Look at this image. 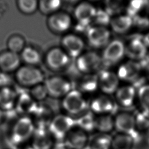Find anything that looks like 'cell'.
<instances>
[{
    "label": "cell",
    "instance_id": "cell-25",
    "mask_svg": "<svg viewBox=\"0 0 149 149\" xmlns=\"http://www.w3.org/2000/svg\"><path fill=\"white\" fill-rule=\"evenodd\" d=\"M74 118L75 126L87 133L95 131V115L89 109Z\"/></svg>",
    "mask_w": 149,
    "mask_h": 149
},
{
    "label": "cell",
    "instance_id": "cell-23",
    "mask_svg": "<svg viewBox=\"0 0 149 149\" xmlns=\"http://www.w3.org/2000/svg\"><path fill=\"white\" fill-rule=\"evenodd\" d=\"M147 46L139 38H134L125 47V54L133 60L143 59L147 53Z\"/></svg>",
    "mask_w": 149,
    "mask_h": 149
},
{
    "label": "cell",
    "instance_id": "cell-4",
    "mask_svg": "<svg viewBox=\"0 0 149 149\" xmlns=\"http://www.w3.org/2000/svg\"><path fill=\"white\" fill-rule=\"evenodd\" d=\"M15 77L21 86L30 88L45 81L44 73L40 69L27 65L20 66L15 72Z\"/></svg>",
    "mask_w": 149,
    "mask_h": 149
},
{
    "label": "cell",
    "instance_id": "cell-20",
    "mask_svg": "<svg viewBox=\"0 0 149 149\" xmlns=\"http://www.w3.org/2000/svg\"><path fill=\"white\" fill-rule=\"evenodd\" d=\"M21 58L19 54L8 49L0 52V70L9 73L16 72L20 67Z\"/></svg>",
    "mask_w": 149,
    "mask_h": 149
},
{
    "label": "cell",
    "instance_id": "cell-36",
    "mask_svg": "<svg viewBox=\"0 0 149 149\" xmlns=\"http://www.w3.org/2000/svg\"><path fill=\"white\" fill-rule=\"evenodd\" d=\"M124 7V0H105L104 9L112 16L118 15Z\"/></svg>",
    "mask_w": 149,
    "mask_h": 149
},
{
    "label": "cell",
    "instance_id": "cell-32",
    "mask_svg": "<svg viewBox=\"0 0 149 149\" xmlns=\"http://www.w3.org/2000/svg\"><path fill=\"white\" fill-rule=\"evenodd\" d=\"M63 2L62 0H38V8L40 12L49 16L59 11Z\"/></svg>",
    "mask_w": 149,
    "mask_h": 149
},
{
    "label": "cell",
    "instance_id": "cell-7",
    "mask_svg": "<svg viewBox=\"0 0 149 149\" xmlns=\"http://www.w3.org/2000/svg\"><path fill=\"white\" fill-rule=\"evenodd\" d=\"M49 97L53 98H62L72 88L71 82L61 76H52L44 81Z\"/></svg>",
    "mask_w": 149,
    "mask_h": 149
},
{
    "label": "cell",
    "instance_id": "cell-41",
    "mask_svg": "<svg viewBox=\"0 0 149 149\" xmlns=\"http://www.w3.org/2000/svg\"><path fill=\"white\" fill-rule=\"evenodd\" d=\"M63 2H65L66 3H68V5H77L80 2H81V0H62Z\"/></svg>",
    "mask_w": 149,
    "mask_h": 149
},
{
    "label": "cell",
    "instance_id": "cell-3",
    "mask_svg": "<svg viewBox=\"0 0 149 149\" xmlns=\"http://www.w3.org/2000/svg\"><path fill=\"white\" fill-rule=\"evenodd\" d=\"M75 126L74 118L65 113L55 115L48 130L57 141L63 140L68 133Z\"/></svg>",
    "mask_w": 149,
    "mask_h": 149
},
{
    "label": "cell",
    "instance_id": "cell-12",
    "mask_svg": "<svg viewBox=\"0 0 149 149\" xmlns=\"http://www.w3.org/2000/svg\"><path fill=\"white\" fill-rule=\"evenodd\" d=\"M47 24L52 32L56 34H63L67 33L71 28L72 19L67 12L59 10L48 16Z\"/></svg>",
    "mask_w": 149,
    "mask_h": 149
},
{
    "label": "cell",
    "instance_id": "cell-38",
    "mask_svg": "<svg viewBox=\"0 0 149 149\" xmlns=\"http://www.w3.org/2000/svg\"><path fill=\"white\" fill-rule=\"evenodd\" d=\"M138 97L144 112L149 114V84L144 85L139 88Z\"/></svg>",
    "mask_w": 149,
    "mask_h": 149
},
{
    "label": "cell",
    "instance_id": "cell-2",
    "mask_svg": "<svg viewBox=\"0 0 149 149\" xmlns=\"http://www.w3.org/2000/svg\"><path fill=\"white\" fill-rule=\"evenodd\" d=\"M61 105L64 113L73 118H76L88 109V102L84 95L74 88L62 98Z\"/></svg>",
    "mask_w": 149,
    "mask_h": 149
},
{
    "label": "cell",
    "instance_id": "cell-42",
    "mask_svg": "<svg viewBox=\"0 0 149 149\" xmlns=\"http://www.w3.org/2000/svg\"><path fill=\"white\" fill-rule=\"evenodd\" d=\"M19 148V149H34V148L32 147V146L31 145V144H30V143H26V144H23V145L20 146V147H19V148Z\"/></svg>",
    "mask_w": 149,
    "mask_h": 149
},
{
    "label": "cell",
    "instance_id": "cell-35",
    "mask_svg": "<svg viewBox=\"0 0 149 149\" xmlns=\"http://www.w3.org/2000/svg\"><path fill=\"white\" fill-rule=\"evenodd\" d=\"M29 93L32 98L38 103V102L44 101L47 97H48V92L44 83H40L31 87Z\"/></svg>",
    "mask_w": 149,
    "mask_h": 149
},
{
    "label": "cell",
    "instance_id": "cell-37",
    "mask_svg": "<svg viewBox=\"0 0 149 149\" xmlns=\"http://www.w3.org/2000/svg\"><path fill=\"white\" fill-rule=\"evenodd\" d=\"M147 0H129L126 6L127 15L133 17L138 14L145 6Z\"/></svg>",
    "mask_w": 149,
    "mask_h": 149
},
{
    "label": "cell",
    "instance_id": "cell-11",
    "mask_svg": "<svg viewBox=\"0 0 149 149\" xmlns=\"http://www.w3.org/2000/svg\"><path fill=\"white\" fill-rule=\"evenodd\" d=\"M61 48L70 58H77L85 47L84 40L79 36L73 33L65 34L61 41Z\"/></svg>",
    "mask_w": 149,
    "mask_h": 149
},
{
    "label": "cell",
    "instance_id": "cell-15",
    "mask_svg": "<svg viewBox=\"0 0 149 149\" xmlns=\"http://www.w3.org/2000/svg\"><path fill=\"white\" fill-rule=\"evenodd\" d=\"M89 139L88 133L74 126L62 143L64 149H83L88 144Z\"/></svg>",
    "mask_w": 149,
    "mask_h": 149
},
{
    "label": "cell",
    "instance_id": "cell-24",
    "mask_svg": "<svg viewBox=\"0 0 149 149\" xmlns=\"http://www.w3.org/2000/svg\"><path fill=\"white\" fill-rule=\"evenodd\" d=\"M115 94L116 102L123 107H129L133 104L136 91L132 86H124L119 87Z\"/></svg>",
    "mask_w": 149,
    "mask_h": 149
},
{
    "label": "cell",
    "instance_id": "cell-17",
    "mask_svg": "<svg viewBox=\"0 0 149 149\" xmlns=\"http://www.w3.org/2000/svg\"><path fill=\"white\" fill-rule=\"evenodd\" d=\"M114 126L118 133L132 136L136 127V118L129 112H119L114 116Z\"/></svg>",
    "mask_w": 149,
    "mask_h": 149
},
{
    "label": "cell",
    "instance_id": "cell-19",
    "mask_svg": "<svg viewBox=\"0 0 149 149\" xmlns=\"http://www.w3.org/2000/svg\"><path fill=\"white\" fill-rule=\"evenodd\" d=\"M55 142L48 129H36L30 143L34 149H53Z\"/></svg>",
    "mask_w": 149,
    "mask_h": 149
},
{
    "label": "cell",
    "instance_id": "cell-47",
    "mask_svg": "<svg viewBox=\"0 0 149 149\" xmlns=\"http://www.w3.org/2000/svg\"><path fill=\"white\" fill-rule=\"evenodd\" d=\"M147 74H148V76L149 77V66L147 68Z\"/></svg>",
    "mask_w": 149,
    "mask_h": 149
},
{
    "label": "cell",
    "instance_id": "cell-13",
    "mask_svg": "<svg viewBox=\"0 0 149 149\" xmlns=\"http://www.w3.org/2000/svg\"><path fill=\"white\" fill-rule=\"evenodd\" d=\"M98 88L102 94L111 95L116 92L119 88V79L114 72L107 70L101 69L97 73Z\"/></svg>",
    "mask_w": 149,
    "mask_h": 149
},
{
    "label": "cell",
    "instance_id": "cell-29",
    "mask_svg": "<svg viewBox=\"0 0 149 149\" xmlns=\"http://www.w3.org/2000/svg\"><path fill=\"white\" fill-rule=\"evenodd\" d=\"M20 54L21 60L27 65L36 66L41 61L40 52L31 46H26Z\"/></svg>",
    "mask_w": 149,
    "mask_h": 149
},
{
    "label": "cell",
    "instance_id": "cell-45",
    "mask_svg": "<svg viewBox=\"0 0 149 149\" xmlns=\"http://www.w3.org/2000/svg\"><path fill=\"white\" fill-rule=\"evenodd\" d=\"M83 149H92L88 145H87L86 147H85L84 148H83Z\"/></svg>",
    "mask_w": 149,
    "mask_h": 149
},
{
    "label": "cell",
    "instance_id": "cell-33",
    "mask_svg": "<svg viewBox=\"0 0 149 149\" xmlns=\"http://www.w3.org/2000/svg\"><path fill=\"white\" fill-rule=\"evenodd\" d=\"M8 50L20 54L26 47V41L23 37L19 34L10 36L6 42Z\"/></svg>",
    "mask_w": 149,
    "mask_h": 149
},
{
    "label": "cell",
    "instance_id": "cell-6",
    "mask_svg": "<svg viewBox=\"0 0 149 149\" xmlns=\"http://www.w3.org/2000/svg\"><path fill=\"white\" fill-rule=\"evenodd\" d=\"M97 9L88 1H81L76 5L73 15L77 22V27L86 31L91 26Z\"/></svg>",
    "mask_w": 149,
    "mask_h": 149
},
{
    "label": "cell",
    "instance_id": "cell-40",
    "mask_svg": "<svg viewBox=\"0 0 149 149\" xmlns=\"http://www.w3.org/2000/svg\"><path fill=\"white\" fill-rule=\"evenodd\" d=\"M10 78L7 73L1 72L0 74V88L10 86Z\"/></svg>",
    "mask_w": 149,
    "mask_h": 149
},
{
    "label": "cell",
    "instance_id": "cell-18",
    "mask_svg": "<svg viewBox=\"0 0 149 149\" xmlns=\"http://www.w3.org/2000/svg\"><path fill=\"white\" fill-rule=\"evenodd\" d=\"M54 116L51 108L45 105L38 104L30 118L36 129H48Z\"/></svg>",
    "mask_w": 149,
    "mask_h": 149
},
{
    "label": "cell",
    "instance_id": "cell-21",
    "mask_svg": "<svg viewBox=\"0 0 149 149\" xmlns=\"http://www.w3.org/2000/svg\"><path fill=\"white\" fill-rule=\"evenodd\" d=\"M140 70V66L137 62L130 61L120 65L116 74L119 80L132 81L138 77Z\"/></svg>",
    "mask_w": 149,
    "mask_h": 149
},
{
    "label": "cell",
    "instance_id": "cell-48",
    "mask_svg": "<svg viewBox=\"0 0 149 149\" xmlns=\"http://www.w3.org/2000/svg\"><path fill=\"white\" fill-rule=\"evenodd\" d=\"M1 71L0 70V74H1Z\"/></svg>",
    "mask_w": 149,
    "mask_h": 149
},
{
    "label": "cell",
    "instance_id": "cell-46",
    "mask_svg": "<svg viewBox=\"0 0 149 149\" xmlns=\"http://www.w3.org/2000/svg\"><path fill=\"white\" fill-rule=\"evenodd\" d=\"M101 0H87V1L91 2H97V1H99Z\"/></svg>",
    "mask_w": 149,
    "mask_h": 149
},
{
    "label": "cell",
    "instance_id": "cell-43",
    "mask_svg": "<svg viewBox=\"0 0 149 149\" xmlns=\"http://www.w3.org/2000/svg\"><path fill=\"white\" fill-rule=\"evenodd\" d=\"M144 42L146 46L149 47V32L144 37Z\"/></svg>",
    "mask_w": 149,
    "mask_h": 149
},
{
    "label": "cell",
    "instance_id": "cell-34",
    "mask_svg": "<svg viewBox=\"0 0 149 149\" xmlns=\"http://www.w3.org/2000/svg\"><path fill=\"white\" fill-rule=\"evenodd\" d=\"M17 6L23 14L31 15L38 8V0H17Z\"/></svg>",
    "mask_w": 149,
    "mask_h": 149
},
{
    "label": "cell",
    "instance_id": "cell-28",
    "mask_svg": "<svg viewBox=\"0 0 149 149\" xmlns=\"http://www.w3.org/2000/svg\"><path fill=\"white\" fill-rule=\"evenodd\" d=\"M98 88V82L97 74H84V76L78 83V88L77 89L83 94H91L94 93Z\"/></svg>",
    "mask_w": 149,
    "mask_h": 149
},
{
    "label": "cell",
    "instance_id": "cell-9",
    "mask_svg": "<svg viewBox=\"0 0 149 149\" xmlns=\"http://www.w3.org/2000/svg\"><path fill=\"white\" fill-rule=\"evenodd\" d=\"M86 33L87 41L93 48H104L110 42L111 33L107 27L92 25Z\"/></svg>",
    "mask_w": 149,
    "mask_h": 149
},
{
    "label": "cell",
    "instance_id": "cell-39",
    "mask_svg": "<svg viewBox=\"0 0 149 149\" xmlns=\"http://www.w3.org/2000/svg\"><path fill=\"white\" fill-rule=\"evenodd\" d=\"M111 19V16L104 9H97L93 23L95 26L106 27L109 24Z\"/></svg>",
    "mask_w": 149,
    "mask_h": 149
},
{
    "label": "cell",
    "instance_id": "cell-5",
    "mask_svg": "<svg viewBox=\"0 0 149 149\" xmlns=\"http://www.w3.org/2000/svg\"><path fill=\"white\" fill-rule=\"evenodd\" d=\"M102 66L101 55L93 51L83 52L76 59V68L83 74L97 73Z\"/></svg>",
    "mask_w": 149,
    "mask_h": 149
},
{
    "label": "cell",
    "instance_id": "cell-8",
    "mask_svg": "<svg viewBox=\"0 0 149 149\" xmlns=\"http://www.w3.org/2000/svg\"><path fill=\"white\" fill-rule=\"evenodd\" d=\"M125 54V46L118 40L110 41L101 55L102 66H110L118 63Z\"/></svg>",
    "mask_w": 149,
    "mask_h": 149
},
{
    "label": "cell",
    "instance_id": "cell-30",
    "mask_svg": "<svg viewBox=\"0 0 149 149\" xmlns=\"http://www.w3.org/2000/svg\"><path fill=\"white\" fill-rule=\"evenodd\" d=\"M112 136L109 134L99 133L89 139L88 146L92 149H111Z\"/></svg>",
    "mask_w": 149,
    "mask_h": 149
},
{
    "label": "cell",
    "instance_id": "cell-44",
    "mask_svg": "<svg viewBox=\"0 0 149 149\" xmlns=\"http://www.w3.org/2000/svg\"><path fill=\"white\" fill-rule=\"evenodd\" d=\"M5 112L3 111L2 109H0V123L2 121L3 118H4V116H5Z\"/></svg>",
    "mask_w": 149,
    "mask_h": 149
},
{
    "label": "cell",
    "instance_id": "cell-14",
    "mask_svg": "<svg viewBox=\"0 0 149 149\" xmlns=\"http://www.w3.org/2000/svg\"><path fill=\"white\" fill-rule=\"evenodd\" d=\"M70 59L61 47H54L50 49L45 56L47 66L50 69L56 71L66 68L69 64Z\"/></svg>",
    "mask_w": 149,
    "mask_h": 149
},
{
    "label": "cell",
    "instance_id": "cell-26",
    "mask_svg": "<svg viewBox=\"0 0 149 149\" xmlns=\"http://www.w3.org/2000/svg\"><path fill=\"white\" fill-rule=\"evenodd\" d=\"M133 24L132 17L127 15H118L111 18L110 27L113 31L118 34H122L127 31Z\"/></svg>",
    "mask_w": 149,
    "mask_h": 149
},
{
    "label": "cell",
    "instance_id": "cell-49",
    "mask_svg": "<svg viewBox=\"0 0 149 149\" xmlns=\"http://www.w3.org/2000/svg\"><path fill=\"white\" fill-rule=\"evenodd\" d=\"M62 149H64V148H62Z\"/></svg>",
    "mask_w": 149,
    "mask_h": 149
},
{
    "label": "cell",
    "instance_id": "cell-22",
    "mask_svg": "<svg viewBox=\"0 0 149 149\" xmlns=\"http://www.w3.org/2000/svg\"><path fill=\"white\" fill-rule=\"evenodd\" d=\"M17 92L10 86L0 88V109L5 112L14 110Z\"/></svg>",
    "mask_w": 149,
    "mask_h": 149
},
{
    "label": "cell",
    "instance_id": "cell-16",
    "mask_svg": "<svg viewBox=\"0 0 149 149\" xmlns=\"http://www.w3.org/2000/svg\"><path fill=\"white\" fill-rule=\"evenodd\" d=\"M38 104L32 98L29 93H17L14 111L20 116L30 117L36 110Z\"/></svg>",
    "mask_w": 149,
    "mask_h": 149
},
{
    "label": "cell",
    "instance_id": "cell-27",
    "mask_svg": "<svg viewBox=\"0 0 149 149\" xmlns=\"http://www.w3.org/2000/svg\"><path fill=\"white\" fill-rule=\"evenodd\" d=\"M113 129H115L114 117L112 115L95 116V131L97 133L109 134Z\"/></svg>",
    "mask_w": 149,
    "mask_h": 149
},
{
    "label": "cell",
    "instance_id": "cell-31",
    "mask_svg": "<svg viewBox=\"0 0 149 149\" xmlns=\"http://www.w3.org/2000/svg\"><path fill=\"white\" fill-rule=\"evenodd\" d=\"M133 146L132 136L118 133L112 137L111 149H132Z\"/></svg>",
    "mask_w": 149,
    "mask_h": 149
},
{
    "label": "cell",
    "instance_id": "cell-1",
    "mask_svg": "<svg viewBox=\"0 0 149 149\" xmlns=\"http://www.w3.org/2000/svg\"><path fill=\"white\" fill-rule=\"evenodd\" d=\"M34 123L29 116H19L13 123L9 135L12 147L17 148L30 141L35 131Z\"/></svg>",
    "mask_w": 149,
    "mask_h": 149
},
{
    "label": "cell",
    "instance_id": "cell-10",
    "mask_svg": "<svg viewBox=\"0 0 149 149\" xmlns=\"http://www.w3.org/2000/svg\"><path fill=\"white\" fill-rule=\"evenodd\" d=\"M116 107L115 101L104 94L96 95L88 102V109L95 116L112 115Z\"/></svg>",
    "mask_w": 149,
    "mask_h": 149
}]
</instances>
